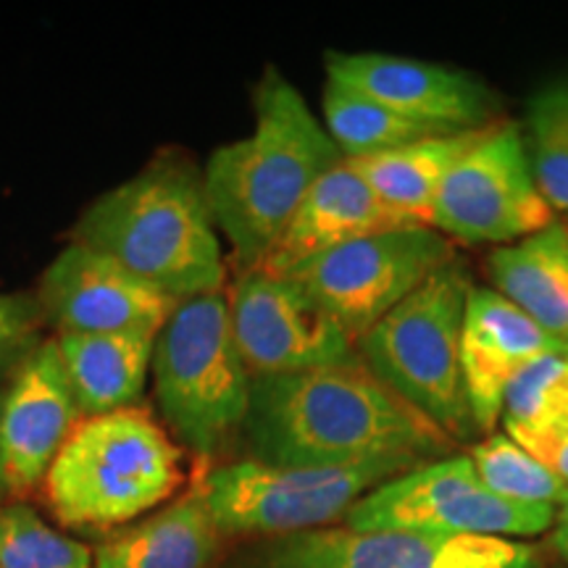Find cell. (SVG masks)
Returning <instances> with one entry per match:
<instances>
[{
  "label": "cell",
  "mask_w": 568,
  "mask_h": 568,
  "mask_svg": "<svg viewBox=\"0 0 568 568\" xmlns=\"http://www.w3.org/2000/svg\"><path fill=\"white\" fill-rule=\"evenodd\" d=\"M243 432L251 458L272 466H351L376 458L426 464L458 447L361 355L347 364L253 379Z\"/></svg>",
  "instance_id": "6da1fadb"
},
{
  "label": "cell",
  "mask_w": 568,
  "mask_h": 568,
  "mask_svg": "<svg viewBox=\"0 0 568 568\" xmlns=\"http://www.w3.org/2000/svg\"><path fill=\"white\" fill-rule=\"evenodd\" d=\"M253 111V132L216 148L203 172L213 222L243 272L266 264L305 195L343 161L301 90L276 67L255 84Z\"/></svg>",
  "instance_id": "7a4b0ae2"
},
{
  "label": "cell",
  "mask_w": 568,
  "mask_h": 568,
  "mask_svg": "<svg viewBox=\"0 0 568 568\" xmlns=\"http://www.w3.org/2000/svg\"><path fill=\"white\" fill-rule=\"evenodd\" d=\"M71 240L109 255L174 303L224 293L226 264L203 176L182 159L159 155L95 197Z\"/></svg>",
  "instance_id": "3957f363"
},
{
  "label": "cell",
  "mask_w": 568,
  "mask_h": 568,
  "mask_svg": "<svg viewBox=\"0 0 568 568\" xmlns=\"http://www.w3.org/2000/svg\"><path fill=\"white\" fill-rule=\"evenodd\" d=\"M184 447L151 410L134 406L84 416L42 481L55 521L77 531H109L180 493Z\"/></svg>",
  "instance_id": "277c9868"
},
{
  "label": "cell",
  "mask_w": 568,
  "mask_h": 568,
  "mask_svg": "<svg viewBox=\"0 0 568 568\" xmlns=\"http://www.w3.org/2000/svg\"><path fill=\"white\" fill-rule=\"evenodd\" d=\"M474 284L450 264L376 322L355 351L372 372L453 443L477 437L464 379V324Z\"/></svg>",
  "instance_id": "5b68a950"
},
{
  "label": "cell",
  "mask_w": 568,
  "mask_h": 568,
  "mask_svg": "<svg viewBox=\"0 0 568 568\" xmlns=\"http://www.w3.org/2000/svg\"><path fill=\"white\" fill-rule=\"evenodd\" d=\"M153 393L169 435L209 458L243 432L253 376L237 351L226 293L176 303L155 337Z\"/></svg>",
  "instance_id": "8992f818"
},
{
  "label": "cell",
  "mask_w": 568,
  "mask_h": 568,
  "mask_svg": "<svg viewBox=\"0 0 568 568\" xmlns=\"http://www.w3.org/2000/svg\"><path fill=\"white\" fill-rule=\"evenodd\" d=\"M414 466L416 460L408 458L308 468L245 458L205 471L195 493L224 537H287L329 527L374 487Z\"/></svg>",
  "instance_id": "52a82bcc"
},
{
  "label": "cell",
  "mask_w": 568,
  "mask_h": 568,
  "mask_svg": "<svg viewBox=\"0 0 568 568\" xmlns=\"http://www.w3.org/2000/svg\"><path fill=\"white\" fill-rule=\"evenodd\" d=\"M552 506H518L481 485L464 456L418 464L374 487L347 510L355 531L432 537H537L556 524Z\"/></svg>",
  "instance_id": "ba28073f"
},
{
  "label": "cell",
  "mask_w": 568,
  "mask_h": 568,
  "mask_svg": "<svg viewBox=\"0 0 568 568\" xmlns=\"http://www.w3.org/2000/svg\"><path fill=\"white\" fill-rule=\"evenodd\" d=\"M456 261V247L445 234L416 224L332 247L282 276L314 295L358 343L426 280Z\"/></svg>",
  "instance_id": "9c48e42d"
},
{
  "label": "cell",
  "mask_w": 568,
  "mask_h": 568,
  "mask_svg": "<svg viewBox=\"0 0 568 568\" xmlns=\"http://www.w3.org/2000/svg\"><path fill=\"white\" fill-rule=\"evenodd\" d=\"M556 222L516 122L497 119L460 155L432 205V230L460 243L514 245Z\"/></svg>",
  "instance_id": "30bf717a"
},
{
  "label": "cell",
  "mask_w": 568,
  "mask_h": 568,
  "mask_svg": "<svg viewBox=\"0 0 568 568\" xmlns=\"http://www.w3.org/2000/svg\"><path fill=\"white\" fill-rule=\"evenodd\" d=\"M232 332L253 379L347 364L355 339L295 280L245 268L226 293Z\"/></svg>",
  "instance_id": "8fae6325"
},
{
  "label": "cell",
  "mask_w": 568,
  "mask_h": 568,
  "mask_svg": "<svg viewBox=\"0 0 568 568\" xmlns=\"http://www.w3.org/2000/svg\"><path fill=\"white\" fill-rule=\"evenodd\" d=\"M542 550L524 539L432 537L410 531L311 529L274 537L258 568H542Z\"/></svg>",
  "instance_id": "7c38bea8"
},
{
  "label": "cell",
  "mask_w": 568,
  "mask_h": 568,
  "mask_svg": "<svg viewBox=\"0 0 568 568\" xmlns=\"http://www.w3.org/2000/svg\"><path fill=\"white\" fill-rule=\"evenodd\" d=\"M59 343L42 339L0 397V506L30 497L82 422Z\"/></svg>",
  "instance_id": "4fadbf2b"
},
{
  "label": "cell",
  "mask_w": 568,
  "mask_h": 568,
  "mask_svg": "<svg viewBox=\"0 0 568 568\" xmlns=\"http://www.w3.org/2000/svg\"><path fill=\"white\" fill-rule=\"evenodd\" d=\"M42 322L61 335H111L148 332L159 335L176 303L126 272L109 255L71 243L40 276Z\"/></svg>",
  "instance_id": "5bb4252c"
},
{
  "label": "cell",
  "mask_w": 568,
  "mask_h": 568,
  "mask_svg": "<svg viewBox=\"0 0 568 568\" xmlns=\"http://www.w3.org/2000/svg\"><path fill=\"white\" fill-rule=\"evenodd\" d=\"M324 63L329 82L414 122L458 132L497 122L493 90L466 71L385 53L329 51Z\"/></svg>",
  "instance_id": "9a60e30c"
},
{
  "label": "cell",
  "mask_w": 568,
  "mask_h": 568,
  "mask_svg": "<svg viewBox=\"0 0 568 568\" xmlns=\"http://www.w3.org/2000/svg\"><path fill=\"white\" fill-rule=\"evenodd\" d=\"M568 353L493 287H474L464 324V379L479 435H495L510 382L537 358Z\"/></svg>",
  "instance_id": "2e32d148"
},
{
  "label": "cell",
  "mask_w": 568,
  "mask_h": 568,
  "mask_svg": "<svg viewBox=\"0 0 568 568\" xmlns=\"http://www.w3.org/2000/svg\"><path fill=\"white\" fill-rule=\"evenodd\" d=\"M403 226H416V222L382 201L364 176L355 172L353 163L343 159L305 195L280 245L258 268L287 274L297 264L332 247Z\"/></svg>",
  "instance_id": "e0dca14e"
},
{
  "label": "cell",
  "mask_w": 568,
  "mask_h": 568,
  "mask_svg": "<svg viewBox=\"0 0 568 568\" xmlns=\"http://www.w3.org/2000/svg\"><path fill=\"white\" fill-rule=\"evenodd\" d=\"M222 537L193 487L153 516L98 542L92 560L95 568H211Z\"/></svg>",
  "instance_id": "ac0fdd59"
},
{
  "label": "cell",
  "mask_w": 568,
  "mask_h": 568,
  "mask_svg": "<svg viewBox=\"0 0 568 568\" xmlns=\"http://www.w3.org/2000/svg\"><path fill=\"white\" fill-rule=\"evenodd\" d=\"M155 337L148 332L55 337L82 416L138 406L153 366Z\"/></svg>",
  "instance_id": "d6986e66"
},
{
  "label": "cell",
  "mask_w": 568,
  "mask_h": 568,
  "mask_svg": "<svg viewBox=\"0 0 568 568\" xmlns=\"http://www.w3.org/2000/svg\"><path fill=\"white\" fill-rule=\"evenodd\" d=\"M495 293L568 345V222H556L489 255Z\"/></svg>",
  "instance_id": "ffe728a7"
},
{
  "label": "cell",
  "mask_w": 568,
  "mask_h": 568,
  "mask_svg": "<svg viewBox=\"0 0 568 568\" xmlns=\"http://www.w3.org/2000/svg\"><path fill=\"white\" fill-rule=\"evenodd\" d=\"M487 126L418 140L395 148V151L345 161L353 163L355 172L364 176L368 187L387 205H393L403 216L414 219L416 224L429 226L432 205H435L445 176L450 174L460 155L487 132Z\"/></svg>",
  "instance_id": "44dd1931"
},
{
  "label": "cell",
  "mask_w": 568,
  "mask_h": 568,
  "mask_svg": "<svg viewBox=\"0 0 568 568\" xmlns=\"http://www.w3.org/2000/svg\"><path fill=\"white\" fill-rule=\"evenodd\" d=\"M322 111L324 130L335 140L343 159H364V155L387 153L418 140L445 138V134L458 132L414 122V119L400 116V113L329 80L324 88Z\"/></svg>",
  "instance_id": "7402d4cb"
},
{
  "label": "cell",
  "mask_w": 568,
  "mask_h": 568,
  "mask_svg": "<svg viewBox=\"0 0 568 568\" xmlns=\"http://www.w3.org/2000/svg\"><path fill=\"white\" fill-rule=\"evenodd\" d=\"M474 471L489 493L518 506H552L568 503V481L539 464L514 437L489 435L471 447Z\"/></svg>",
  "instance_id": "603a6c76"
},
{
  "label": "cell",
  "mask_w": 568,
  "mask_h": 568,
  "mask_svg": "<svg viewBox=\"0 0 568 568\" xmlns=\"http://www.w3.org/2000/svg\"><path fill=\"white\" fill-rule=\"evenodd\" d=\"M521 132L539 193L568 219V82L550 84L531 98Z\"/></svg>",
  "instance_id": "cb8c5ba5"
},
{
  "label": "cell",
  "mask_w": 568,
  "mask_h": 568,
  "mask_svg": "<svg viewBox=\"0 0 568 568\" xmlns=\"http://www.w3.org/2000/svg\"><path fill=\"white\" fill-rule=\"evenodd\" d=\"M500 424L537 435H568V353L537 358L510 382Z\"/></svg>",
  "instance_id": "d4e9b609"
},
{
  "label": "cell",
  "mask_w": 568,
  "mask_h": 568,
  "mask_svg": "<svg viewBox=\"0 0 568 568\" xmlns=\"http://www.w3.org/2000/svg\"><path fill=\"white\" fill-rule=\"evenodd\" d=\"M0 568H95L92 548L53 529L24 503L0 506Z\"/></svg>",
  "instance_id": "484cf974"
},
{
  "label": "cell",
  "mask_w": 568,
  "mask_h": 568,
  "mask_svg": "<svg viewBox=\"0 0 568 568\" xmlns=\"http://www.w3.org/2000/svg\"><path fill=\"white\" fill-rule=\"evenodd\" d=\"M42 314L34 295L0 293V376L17 368L38 347Z\"/></svg>",
  "instance_id": "4316f807"
},
{
  "label": "cell",
  "mask_w": 568,
  "mask_h": 568,
  "mask_svg": "<svg viewBox=\"0 0 568 568\" xmlns=\"http://www.w3.org/2000/svg\"><path fill=\"white\" fill-rule=\"evenodd\" d=\"M506 435L514 437L539 464H545L552 474L568 481V435H537V432L524 429H506Z\"/></svg>",
  "instance_id": "83f0119b"
},
{
  "label": "cell",
  "mask_w": 568,
  "mask_h": 568,
  "mask_svg": "<svg viewBox=\"0 0 568 568\" xmlns=\"http://www.w3.org/2000/svg\"><path fill=\"white\" fill-rule=\"evenodd\" d=\"M550 531L552 552L568 566V503H564V506L556 510V524H552Z\"/></svg>",
  "instance_id": "f1b7e54d"
},
{
  "label": "cell",
  "mask_w": 568,
  "mask_h": 568,
  "mask_svg": "<svg viewBox=\"0 0 568 568\" xmlns=\"http://www.w3.org/2000/svg\"><path fill=\"white\" fill-rule=\"evenodd\" d=\"M0 397H3V389H0Z\"/></svg>",
  "instance_id": "f546056e"
}]
</instances>
